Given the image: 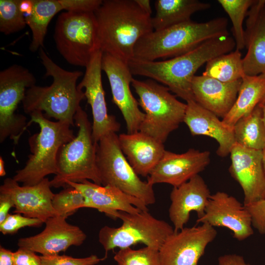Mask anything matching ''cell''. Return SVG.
Returning <instances> with one entry per match:
<instances>
[{
    "instance_id": "1",
    "label": "cell",
    "mask_w": 265,
    "mask_h": 265,
    "mask_svg": "<svg viewBox=\"0 0 265 265\" xmlns=\"http://www.w3.org/2000/svg\"><path fill=\"white\" fill-rule=\"evenodd\" d=\"M235 48V40L229 35L208 40L186 53L167 60L146 61L132 58L128 65L132 75L160 83L187 102L194 101L191 83L198 69Z\"/></svg>"
},
{
    "instance_id": "2",
    "label": "cell",
    "mask_w": 265,
    "mask_h": 265,
    "mask_svg": "<svg viewBox=\"0 0 265 265\" xmlns=\"http://www.w3.org/2000/svg\"><path fill=\"white\" fill-rule=\"evenodd\" d=\"M94 13L100 50L127 63L139 40L154 30L151 14L137 0H104Z\"/></svg>"
},
{
    "instance_id": "3",
    "label": "cell",
    "mask_w": 265,
    "mask_h": 265,
    "mask_svg": "<svg viewBox=\"0 0 265 265\" xmlns=\"http://www.w3.org/2000/svg\"><path fill=\"white\" fill-rule=\"evenodd\" d=\"M39 57L45 69V77H51L53 82L49 86L36 84L28 88L22 101L24 112L28 114L34 111L44 112L46 117L75 125V115L85 97L84 91L78 88L77 82L83 75L80 71H69L56 64L40 49Z\"/></svg>"
},
{
    "instance_id": "4",
    "label": "cell",
    "mask_w": 265,
    "mask_h": 265,
    "mask_svg": "<svg viewBox=\"0 0 265 265\" xmlns=\"http://www.w3.org/2000/svg\"><path fill=\"white\" fill-rule=\"evenodd\" d=\"M229 35L228 21L224 17L202 23L190 20L143 36L135 45L133 58L146 61L171 58L208 40Z\"/></svg>"
},
{
    "instance_id": "5",
    "label": "cell",
    "mask_w": 265,
    "mask_h": 265,
    "mask_svg": "<svg viewBox=\"0 0 265 265\" xmlns=\"http://www.w3.org/2000/svg\"><path fill=\"white\" fill-rule=\"evenodd\" d=\"M29 115L31 119L28 124H37L40 131L29 138L31 154L25 166L17 170L13 177L23 186H33L48 175H56L60 147L76 136L67 123L50 121L40 111H34Z\"/></svg>"
},
{
    "instance_id": "6",
    "label": "cell",
    "mask_w": 265,
    "mask_h": 265,
    "mask_svg": "<svg viewBox=\"0 0 265 265\" xmlns=\"http://www.w3.org/2000/svg\"><path fill=\"white\" fill-rule=\"evenodd\" d=\"M78 127L77 135L60 148L57 158V173L50 181L51 187H68L69 182L81 183L85 180L102 185L97 164V145L92 137V124L81 106L75 116Z\"/></svg>"
},
{
    "instance_id": "7",
    "label": "cell",
    "mask_w": 265,
    "mask_h": 265,
    "mask_svg": "<svg viewBox=\"0 0 265 265\" xmlns=\"http://www.w3.org/2000/svg\"><path fill=\"white\" fill-rule=\"evenodd\" d=\"M131 85L145 114L139 131L164 143L183 122L186 103L179 101L168 87L152 79L133 78Z\"/></svg>"
},
{
    "instance_id": "8",
    "label": "cell",
    "mask_w": 265,
    "mask_h": 265,
    "mask_svg": "<svg viewBox=\"0 0 265 265\" xmlns=\"http://www.w3.org/2000/svg\"><path fill=\"white\" fill-rule=\"evenodd\" d=\"M96 164L102 186L116 187L147 206L155 203L153 186L138 177L123 154L116 133L105 135L97 143Z\"/></svg>"
},
{
    "instance_id": "9",
    "label": "cell",
    "mask_w": 265,
    "mask_h": 265,
    "mask_svg": "<svg viewBox=\"0 0 265 265\" xmlns=\"http://www.w3.org/2000/svg\"><path fill=\"white\" fill-rule=\"evenodd\" d=\"M53 39L59 53L74 66L86 67L101 50L94 12L61 13L56 21Z\"/></svg>"
},
{
    "instance_id": "10",
    "label": "cell",
    "mask_w": 265,
    "mask_h": 265,
    "mask_svg": "<svg viewBox=\"0 0 265 265\" xmlns=\"http://www.w3.org/2000/svg\"><path fill=\"white\" fill-rule=\"evenodd\" d=\"M117 218L122 221L120 227L105 226L99 232V241L105 251L104 260L111 250L131 247L137 243L159 249L174 232L169 224L156 218L148 211L135 213L120 211Z\"/></svg>"
},
{
    "instance_id": "11",
    "label": "cell",
    "mask_w": 265,
    "mask_h": 265,
    "mask_svg": "<svg viewBox=\"0 0 265 265\" xmlns=\"http://www.w3.org/2000/svg\"><path fill=\"white\" fill-rule=\"evenodd\" d=\"M34 75L25 67L13 64L0 72V142L9 138L15 144L29 125L23 114L16 113L26 90L35 85Z\"/></svg>"
},
{
    "instance_id": "12",
    "label": "cell",
    "mask_w": 265,
    "mask_h": 265,
    "mask_svg": "<svg viewBox=\"0 0 265 265\" xmlns=\"http://www.w3.org/2000/svg\"><path fill=\"white\" fill-rule=\"evenodd\" d=\"M217 234L215 228L207 223L174 232L159 250L160 265H198Z\"/></svg>"
},
{
    "instance_id": "13",
    "label": "cell",
    "mask_w": 265,
    "mask_h": 265,
    "mask_svg": "<svg viewBox=\"0 0 265 265\" xmlns=\"http://www.w3.org/2000/svg\"><path fill=\"white\" fill-rule=\"evenodd\" d=\"M102 69L108 80L112 101L120 110L125 121L128 133L139 131L145 114L139 108L130 85L133 79L128 63L103 53Z\"/></svg>"
},
{
    "instance_id": "14",
    "label": "cell",
    "mask_w": 265,
    "mask_h": 265,
    "mask_svg": "<svg viewBox=\"0 0 265 265\" xmlns=\"http://www.w3.org/2000/svg\"><path fill=\"white\" fill-rule=\"evenodd\" d=\"M103 53L98 51L88 65L81 81L77 87L84 88L85 98L90 106L93 116L92 135L94 141L98 143L105 135L118 132L120 124L115 116L108 113L105 92L102 80V59Z\"/></svg>"
},
{
    "instance_id": "15",
    "label": "cell",
    "mask_w": 265,
    "mask_h": 265,
    "mask_svg": "<svg viewBox=\"0 0 265 265\" xmlns=\"http://www.w3.org/2000/svg\"><path fill=\"white\" fill-rule=\"evenodd\" d=\"M196 222L227 228L238 241L247 239L254 233L251 215L244 204L223 191L211 195L204 215Z\"/></svg>"
},
{
    "instance_id": "16",
    "label": "cell",
    "mask_w": 265,
    "mask_h": 265,
    "mask_svg": "<svg viewBox=\"0 0 265 265\" xmlns=\"http://www.w3.org/2000/svg\"><path fill=\"white\" fill-rule=\"evenodd\" d=\"M67 218L60 215L49 218L41 232L20 238L18 246L43 256H50L65 252L71 246L81 245L86 238V234L79 226L69 223Z\"/></svg>"
},
{
    "instance_id": "17",
    "label": "cell",
    "mask_w": 265,
    "mask_h": 265,
    "mask_svg": "<svg viewBox=\"0 0 265 265\" xmlns=\"http://www.w3.org/2000/svg\"><path fill=\"white\" fill-rule=\"evenodd\" d=\"M210 162V152L193 148L182 154L166 151L147 177L152 185L165 183L177 187L199 175Z\"/></svg>"
},
{
    "instance_id": "18",
    "label": "cell",
    "mask_w": 265,
    "mask_h": 265,
    "mask_svg": "<svg viewBox=\"0 0 265 265\" xmlns=\"http://www.w3.org/2000/svg\"><path fill=\"white\" fill-rule=\"evenodd\" d=\"M231 176L239 184L244 194V205L265 198V173L261 150L235 143L230 152Z\"/></svg>"
},
{
    "instance_id": "19",
    "label": "cell",
    "mask_w": 265,
    "mask_h": 265,
    "mask_svg": "<svg viewBox=\"0 0 265 265\" xmlns=\"http://www.w3.org/2000/svg\"><path fill=\"white\" fill-rule=\"evenodd\" d=\"M51 187L48 178L37 184L23 186L13 178H7L0 186V193L11 197L14 204V213L39 219L45 223L49 218L57 215L52 206L54 194Z\"/></svg>"
},
{
    "instance_id": "20",
    "label": "cell",
    "mask_w": 265,
    "mask_h": 265,
    "mask_svg": "<svg viewBox=\"0 0 265 265\" xmlns=\"http://www.w3.org/2000/svg\"><path fill=\"white\" fill-rule=\"evenodd\" d=\"M67 185L82 193L85 208L95 209L113 219H117L120 211L131 213L148 211L142 201L113 186L97 185L88 180L81 183L69 182Z\"/></svg>"
},
{
    "instance_id": "21",
    "label": "cell",
    "mask_w": 265,
    "mask_h": 265,
    "mask_svg": "<svg viewBox=\"0 0 265 265\" xmlns=\"http://www.w3.org/2000/svg\"><path fill=\"white\" fill-rule=\"evenodd\" d=\"M211 195L207 185L199 175L173 188L170 195L171 204L168 211L174 232L184 228L189 219L191 212L197 213V219L204 215Z\"/></svg>"
},
{
    "instance_id": "22",
    "label": "cell",
    "mask_w": 265,
    "mask_h": 265,
    "mask_svg": "<svg viewBox=\"0 0 265 265\" xmlns=\"http://www.w3.org/2000/svg\"><path fill=\"white\" fill-rule=\"evenodd\" d=\"M184 122L192 136L205 135L218 143L217 155L225 157L236 143L234 128L225 124L214 113L203 108L195 101L186 102Z\"/></svg>"
},
{
    "instance_id": "23",
    "label": "cell",
    "mask_w": 265,
    "mask_h": 265,
    "mask_svg": "<svg viewBox=\"0 0 265 265\" xmlns=\"http://www.w3.org/2000/svg\"><path fill=\"white\" fill-rule=\"evenodd\" d=\"M241 81L224 82L208 76H195L191 83L194 101L223 119L236 100Z\"/></svg>"
},
{
    "instance_id": "24",
    "label": "cell",
    "mask_w": 265,
    "mask_h": 265,
    "mask_svg": "<svg viewBox=\"0 0 265 265\" xmlns=\"http://www.w3.org/2000/svg\"><path fill=\"white\" fill-rule=\"evenodd\" d=\"M242 59L245 74H265V0H256L247 13Z\"/></svg>"
},
{
    "instance_id": "25",
    "label": "cell",
    "mask_w": 265,
    "mask_h": 265,
    "mask_svg": "<svg viewBox=\"0 0 265 265\" xmlns=\"http://www.w3.org/2000/svg\"><path fill=\"white\" fill-rule=\"evenodd\" d=\"M120 148L138 175L148 177L165 151L163 143L138 131L118 135Z\"/></svg>"
},
{
    "instance_id": "26",
    "label": "cell",
    "mask_w": 265,
    "mask_h": 265,
    "mask_svg": "<svg viewBox=\"0 0 265 265\" xmlns=\"http://www.w3.org/2000/svg\"><path fill=\"white\" fill-rule=\"evenodd\" d=\"M209 3L198 0H157L152 17L154 30H161L191 20L195 13L208 9Z\"/></svg>"
},
{
    "instance_id": "27",
    "label": "cell",
    "mask_w": 265,
    "mask_h": 265,
    "mask_svg": "<svg viewBox=\"0 0 265 265\" xmlns=\"http://www.w3.org/2000/svg\"><path fill=\"white\" fill-rule=\"evenodd\" d=\"M265 96V74L245 75L236 100L227 114L222 119L226 125L234 127L241 118L250 113Z\"/></svg>"
},
{
    "instance_id": "28",
    "label": "cell",
    "mask_w": 265,
    "mask_h": 265,
    "mask_svg": "<svg viewBox=\"0 0 265 265\" xmlns=\"http://www.w3.org/2000/svg\"><path fill=\"white\" fill-rule=\"evenodd\" d=\"M63 10L58 0H34L32 12L25 16L32 32L29 50L35 52L44 46L48 26L53 17Z\"/></svg>"
},
{
    "instance_id": "29",
    "label": "cell",
    "mask_w": 265,
    "mask_h": 265,
    "mask_svg": "<svg viewBox=\"0 0 265 265\" xmlns=\"http://www.w3.org/2000/svg\"><path fill=\"white\" fill-rule=\"evenodd\" d=\"M233 128L236 143L257 150L265 148V124L262 108L259 105L239 119Z\"/></svg>"
},
{
    "instance_id": "30",
    "label": "cell",
    "mask_w": 265,
    "mask_h": 265,
    "mask_svg": "<svg viewBox=\"0 0 265 265\" xmlns=\"http://www.w3.org/2000/svg\"><path fill=\"white\" fill-rule=\"evenodd\" d=\"M242 59L240 51L236 49L217 56L206 63L202 75L224 82L241 80L245 75Z\"/></svg>"
},
{
    "instance_id": "31",
    "label": "cell",
    "mask_w": 265,
    "mask_h": 265,
    "mask_svg": "<svg viewBox=\"0 0 265 265\" xmlns=\"http://www.w3.org/2000/svg\"><path fill=\"white\" fill-rule=\"evenodd\" d=\"M256 0H218L217 1L227 13L233 25L236 49L241 51L245 47L244 19Z\"/></svg>"
},
{
    "instance_id": "32",
    "label": "cell",
    "mask_w": 265,
    "mask_h": 265,
    "mask_svg": "<svg viewBox=\"0 0 265 265\" xmlns=\"http://www.w3.org/2000/svg\"><path fill=\"white\" fill-rule=\"evenodd\" d=\"M21 0H0V31L9 35L23 30L26 26L21 11Z\"/></svg>"
},
{
    "instance_id": "33",
    "label": "cell",
    "mask_w": 265,
    "mask_h": 265,
    "mask_svg": "<svg viewBox=\"0 0 265 265\" xmlns=\"http://www.w3.org/2000/svg\"><path fill=\"white\" fill-rule=\"evenodd\" d=\"M159 250L147 246L138 249H120L114 260L118 265H160Z\"/></svg>"
},
{
    "instance_id": "34",
    "label": "cell",
    "mask_w": 265,
    "mask_h": 265,
    "mask_svg": "<svg viewBox=\"0 0 265 265\" xmlns=\"http://www.w3.org/2000/svg\"><path fill=\"white\" fill-rule=\"evenodd\" d=\"M52 206L57 215L67 217L79 209L85 208V199L80 191L69 186L54 194Z\"/></svg>"
},
{
    "instance_id": "35",
    "label": "cell",
    "mask_w": 265,
    "mask_h": 265,
    "mask_svg": "<svg viewBox=\"0 0 265 265\" xmlns=\"http://www.w3.org/2000/svg\"><path fill=\"white\" fill-rule=\"evenodd\" d=\"M44 222L39 219L28 217L20 213L9 214L6 218L0 223V231L4 235H13L22 228L39 227Z\"/></svg>"
},
{
    "instance_id": "36",
    "label": "cell",
    "mask_w": 265,
    "mask_h": 265,
    "mask_svg": "<svg viewBox=\"0 0 265 265\" xmlns=\"http://www.w3.org/2000/svg\"><path fill=\"white\" fill-rule=\"evenodd\" d=\"M40 257L42 265H95L104 260L95 255L79 258L58 254Z\"/></svg>"
},
{
    "instance_id": "37",
    "label": "cell",
    "mask_w": 265,
    "mask_h": 265,
    "mask_svg": "<svg viewBox=\"0 0 265 265\" xmlns=\"http://www.w3.org/2000/svg\"><path fill=\"white\" fill-rule=\"evenodd\" d=\"M63 9L77 13L94 12L102 4V0H58Z\"/></svg>"
},
{
    "instance_id": "38",
    "label": "cell",
    "mask_w": 265,
    "mask_h": 265,
    "mask_svg": "<svg viewBox=\"0 0 265 265\" xmlns=\"http://www.w3.org/2000/svg\"><path fill=\"white\" fill-rule=\"evenodd\" d=\"M244 206L251 215L253 227L265 235V198Z\"/></svg>"
},
{
    "instance_id": "39",
    "label": "cell",
    "mask_w": 265,
    "mask_h": 265,
    "mask_svg": "<svg viewBox=\"0 0 265 265\" xmlns=\"http://www.w3.org/2000/svg\"><path fill=\"white\" fill-rule=\"evenodd\" d=\"M14 265H42L40 256L35 252L22 247L14 252Z\"/></svg>"
},
{
    "instance_id": "40",
    "label": "cell",
    "mask_w": 265,
    "mask_h": 265,
    "mask_svg": "<svg viewBox=\"0 0 265 265\" xmlns=\"http://www.w3.org/2000/svg\"><path fill=\"white\" fill-rule=\"evenodd\" d=\"M218 265H250L246 263L243 256L237 254H227L219 256Z\"/></svg>"
},
{
    "instance_id": "41",
    "label": "cell",
    "mask_w": 265,
    "mask_h": 265,
    "mask_svg": "<svg viewBox=\"0 0 265 265\" xmlns=\"http://www.w3.org/2000/svg\"><path fill=\"white\" fill-rule=\"evenodd\" d=\"M12 208H14V204L11 197L7 194L0 193V223L6 218Z\"/></svg>"
},
{
    "instance_id": "42",
    "label": "cell",
    "mask_w": 265,
    "mask_h": 265,
    "mask_svg": "<svg viewBox=\"0 0 265 265\" xmlns=\"http://www.w3.org/2000/svg\"><path fill=\"white\" fill-rule=\"evenodd\" d=\"M0 265H14V252L0 247Z\"/></svg>"
},
{
    "instance_id": "43",
    "label": "cell",
    "mask_w": 265,
    "mask_h": 265,
    "mask_svg": "<svg viewBox=\"0 0 265 265\" xmlns=\"http://www.w3.org/2000/svg\"><path fill=\"white\" fill-rule=\"evenodd\" d=\"M34 5V0H21L20 8L25 16L29 15L32 11Z\"/></svg>"
},
{
    "instance_id": "44",
    "label": "cell",
    "mask_w": 265,
    "mask_h": 265,
    "mask_svg": "<svg viewBox=\"0 0 265 265\" xmlns=\"http://www.w3.org/2000/svg\"><path fill=\"white\" fill-rule=\"evenodd\" d=\"M141 6L148 13L151 14L152 10L149 0H137Z\"/></svg>"
},
{
    "instance_id": "45",
    "label": "cell",
    "mask_w": 265,
    "mask_h": 265,
    "mask_svg": "<svg viewBox=\"0 0 265 265\" xmlns=\"http://www.w3.org/2000/svg\"><path fill=\"white\" fill-rule=\"evenodd\" d=\"M4 161L1 157H0V176L3 177L6 174L4 169Z\"/></svg>"
},
{
    "instance_id": "46",
    "label": "cell",
    "mask_w": 265,
    "mask_h": 265,
    "mask_svg": "<svg viewBox=\"0 0 265 265\" xmlns=\"http://www.w3.org/2000/svg\"><path fill=\"white\" fill-rule=\"evenodd\" d=\"M263 153V165L265 173V148L262 151Z\"/></svg>"
},
{
    "instance_id": "47",
    "label": "cell",
    "mask_w": 265,
    "mask_h": 265,
    "mask_svg": "<svg viewBox=\"0 0 265 265\" xmlns=\"http://www.w3.org/2000/svg\"><path fill=\"white\" fill-rule=\"evenodd\" d=\"M258 105L260 107H262L263 106L265 105V96L264 97V98Z\"/></svg>"
},
{
    "instance_id": "48",
    "label": "cell",
    "mask_w": 265,
    "mask_h": 265,
    "mask_svg": "<svg viewBox=\"0 0 265 265\" xmlns=\"http://www.w3.org/2000/svg\"><path fill=\"white\" fill-rule=\"evenodd\" d=\"M263 110V119L265 124V105L261 107Z\"/></svg>"
}]
</instances>
